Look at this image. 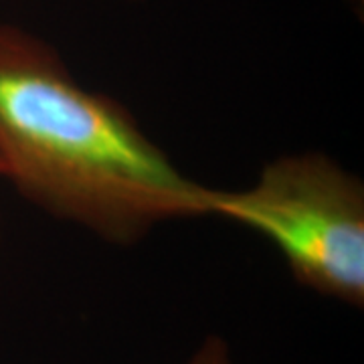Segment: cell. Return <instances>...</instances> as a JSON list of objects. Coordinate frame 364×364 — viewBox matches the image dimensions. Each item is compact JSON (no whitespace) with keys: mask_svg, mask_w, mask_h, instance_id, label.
I'll return each mask as SVG.
<instances>
[{"mask_svg":"<svg viewBox=\"0 0 364 364\" xmlns=\"http://www.w3.org/2000/svg\"><path fill=\"white\" fill-rule=\"evenodd\" d=\"M0 178L112 245L208 217L191 181L116 97L81 85L51 43L0 21Z\"/></svg>","mask_w":364,"mask_h":364,"instance_id":"6da1fadb","label":"cell"},{"mask_svg":"<svg viewBox=\"0 0 364 364\" xmlns=\"http://www.w3.org/2000/svg\"><path fill=\"white\" fill-rule=\"evenodd\" d=\"M208 217L265 237L299 286L364 304L363 181L322 152L286 154L241 191L213 188Z\"/></svg>","mask_w":364,"mask_h":364,"instance_id":"7a4b0ae2","label":"cell"},{"mask_svg":"<svg viewBox=\"0 0 364 364\" xmlns=\"http://www.w3.org/2000/svg\"><path fill=\"white\" fill-rule=\"evenodd\" d=\"M186 364H233V358L225 340L219 336H207Z\"/></svg>","mask_w":364,"mask_h":364,"instance_id":"3957f363","label":"cell"},{"mask_svg":"<svg viewBox=\"0 0 364 364\" xmlns=\"http://www.w3.org/2000/svg\"><path fill=\"white\" fill-rule=\"evenodd\" d=\"M0 237H2V235H0Z\"/></svg>","mask_w":364,"mask_h":364,"instance_id":"277c9868","label":"cell"}]
</instances>
